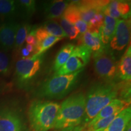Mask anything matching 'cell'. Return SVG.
Instances as JSON below:
<instances>
[{"label":"cell","instance_id":"obj_1","mask_svg":"<svg viewBox=\"0 0 131 131\" xmlns=\"http://www.w3.org/2000/svg\"><path fill=\"white\" fill-rule=\"evenodd\" d=\"M120 88V85L113 81L96 82L91 85L86 95L84 125L91 122L103 108L117 98Z\"/></svg>","mask_w":131,"mask_h":131},{"label":"cell","instance_id":"obj_2","mask_svg":"<svg viewBox=\"0 0 131 131\" xmlns=\"http://www.w3.org/2000/svg\"><path fill=\"white\" fill-rule=\"evenodd\" d=\"M84 69L66 75H53L42 82L34 89L32 95L42 99H61L75 88Z\"/></svg>","mask_w":131,"mask_h":131},{"label":"cell","instance_id":"obj_3","mask_svg":"<svg viewBox=\"0 0 131 131\" xmlns=\"http://www.w3.org/2000/svg\"><path fill=\"white\" fill-rule=\"evenodd\" d=\"M86 107V95L83 92L72 94L61 104L54 128L57 130L77 126L83 123Z\"/></svg>","mask_w":131,"mask_h":131},{"label":"cell","instance_id":"obj_4","mask_svg":"<svg viewBox=\"0 0 131 131\" xmlns=\"http://www.w3.org/2000/svg\"><path fill=\"white\" fill-rule=\"evenodd\" d=\"M60 103L50 100H35L30 103L28 118L33 131H48L54 128Z\"/></svg>","mask_w":131,"mask_h":131},{"label":"cell","instance_id":"obj_5","mask_svg":"<svg viewBox=\"0 0 131 131\" xmlns=\"http://www.w3.org/2000/svg\"><path fill=\"white\" fill-rule=\"evenodd\" d=\"M45 54H34L16 62L14 75V81L16 88L25 91L32 88L41 70Z\"/></svg>","mask_w":131,"mask_h":131},{"label":"cell","instance_id":"obj_6","mask_svg":"<svg viewBox=\"0 0 131 131\" xmlns=\"http://www.w3.org/2000/svg\"><path fill=\"white\" fill-rule=\"evenodd\" d=\"M0 131H29L16 100H0Z\"/></svg>","mask_w":131,"mask_h":131},{"label":"cell","instance_id":"obj_7","mask_svg":"<svg viewBox=\"0 0 131 131\" xmlns=\"http://www.w3.org/2000/svg\"><path fill=\"white\" fill-rule=\"evenodd\" d=\"M94 67L96 75L106 82L112 81L117 75V63L114 54L106 46L94 52Z\"/></svg>","mask_w":131,"mask_h":131},{"label":"cell","instance_id":"obj_8","mask_svg":"<svg viewBox=\"0 0 131 131\" xmlns=\"http://www.w3.org/2000/svg\"><path fill=\"white\" fill-rule=\"evenodd\" d=\"M92 52L88 47L83 45L75 46L68 61L55 72L54 75H66L84 69L91 60Z\"/></svg>","mask_w":131,"mask_h":131},{"label":"cell","instance_id":"obj_9","mask_svg":"<svg viewBox=\"0 0 131 131\" xmlns=\"http://www.w3.org/2000/svg\"><path fill=\"white\" fill-rule=\"evenodd\" d=\"M130 19H119L114 37L110 42V47L116 51H122L128 45L130 41Z\"/></svg>","mask_w":131,"mask_h":131},{"label":"cell","instance_id":"obj_10","mask_svg":"<svg viewBox=\"0 0 131 131\" xmlns=\"http://www.w3.org/2000/svg\"><path fill=\"white\" fill-rule=\"evenodd\" d=\"M18 24L15 20H5L0 23V49L3 51L7 52L14 49Z\"/></svg>","mask_w":131,"mask_h":131},{"label":"cell","instance_id":"obj_11","mask_svg":"<svg viewBox=\"0 0 131 131\" xmlns=\"http://www.w3.org/2000/svg\"><path fill=\"white\" fill-rule=\"evenodd\" d=\"M83 21L89 24L94 16L102 10L109 1H74Z\"/></svg>","mask_w":131,"mask_h":131},{"label":"cell","instance_id":"obj_12","mask_svg":"<svg viewBox=\"0 0 131 131\" xmlns=\"http://www.w3.org/2000/svg\"><path fill=\"white\" fill-rule=\"evenodd\" d=\"M102 13L113 18L129 19L130 15V1H109L103 8Z\"/></svg>","mask_w":131,"mask_h":131},{"label":"cell","instance_id":"obj_13","mask_svg":"<svg viewBox=\"0 0 131 131\" xmlns=\"http://www.w3.org/2000/svg\"><path fill=\"white\" fill-rule=\"evenodd\" d=\"M70 1L56 0L46 1L42 3V14L44 18L48 20L58 18L63 15Z\"/></svg>","mask_w":131,"mask_h":131},{"label":"cell","instance_id":"obj_14","mask_svg":"<svg viewBox=\"0 0 131 131\" xmlns=\"http://www.w3.org/2000/svg\"><path fill=\"white\" fill-rule=\"evenodd\" d=\"M129 104L122 100L115 98L103 108L102 110L98 113L97 115L89 123H93L101 118L109 117L116 114H119L124 109L129 107Z\"/></svg>","mask_w":131,"mask_h":131},{"label":"cell","instance_id":"obj_15","mask_svg":"<svg viewBox=\"0 0 131 131\" xmlns=\"http://www.w3.org/2000/svg\"><path fill=\"white\" fill-rule=\"evenodd\" d=\"M20 17L17 1L14 0H0V18L3 21L15 20Z\"/></svg>","mask_w":131,"mask_h":131},{"label":"cell","instance_id":"obj_16","mask_svg":"<svg viewBox=\"0 0 131 131\" xmlns=\"http://www.w3.org/2000/svg\"><path fill=\"white\" fill-rule=\"evenodd\" d=\"M118 21V19L104 15L103 24L99 30V34L103 45H107L112 40L115 32Z\"/></svg>","mask_w":131,"mask_h":131},{"label":"cell","instance_id":"obj_17","mask_svg":"<svg viewBox=\"0 0 131 131\" xmlns=\"http://www.w3.org/2000/svg\"><path fill=\"white\" fill-rule=\"evenodd\" d=\"M130 119L131 108L129 106L119 112L111 124L101 131H125Z\"/></svg>","mask_w":131,"mask_h":131},{"label":"cell","instance_id":"obj_18","mask_svg":"<svg viewBox=\"0 0 131 131\" xmlns=\"http://www.w3.org/2000/svg\"><path fill=\"white\" fill-rule=\"evenodd\" d=\"M117 75L123 81L131 79V47L129 46L117 66Z\"/></svg>","mask_w":131,"mask_h":131},{"label":"cell","instance_id":"obj_19","mask_svg":"<svg viewBox=\"0 0 131 131\" xmlns=\"http://www.w3.org/2000/svg\"><path fill=\"white\" fill-rule=\"evenodd\" d=\"M80 35L79 38L81 45L88 47L92 52H97L104 46L101 42L99 32L88 30L84 34Z\"/></svg>","mask_w":131,"mask_h":131},{"label":"cell","instance_id":"obj_20","mask_svg":"<svg viewBox=\"0 0 131 131\" xmlns=\"http://www.w3.org/2000/svg\"><path fill=\"white\" fill-rule=\"evenodd\" d=\"M75 47V46L73 44L68 43L64 45L60 49L54 60L53 66H52L53 71L56 72L57 70L60 69L64 64L66 62L68 61Z\"/></svg>","mask_w":131,"mask_h":131},{"label":"cell","instance_id":"obj_21","mask_svg":"<svg viewBox=\"0 0 131 131\" xmlns=\"http://www.w3.org/2000/svg\"><path fill=\"white\" fill-rule=\"evenodd\" d=\"M33 27V26L27 21L19 23L18 27L16 30L15 41L14 49L15 50L19 51L21 47L23 46V45L26 41L27 36L30 32Z\"/></svg>","mask_w":131,"mask_h":131},{"label":"cell","instance_id":"obj_22","mask_svg":"<svg viewBox=\"0 0 131 131\" xmlns=\"http://www.w3.org/2000/svg\"><path fill=\"white\" fill-rule=\"evenodd\" d=\"M16 1L20 12V18L25 19L32 18L37 10L36 1L34 0H19Z\"/></svg>","mask_w":131,"mask_h":131},{"label":"cell","instance_id":"obj_23","mask_svg":"<svg viewBox=\"0 0 131 131\" xmlns=\"http://www.w3.org/2000/svg\"><path fill=\"white\" fill-rule=\"evenodd\" d=\"M41 27L50 35L61 38L68 37L60 24L55 21L47 20L44 23Z\"/></svg>","mask_w":131,"mask_h":131},{"label":"cell","instance_id":"obj_24","mask_svg":"<svg viewBox=\"0 0 131 131\" xmlns=\"http://www.w3.org/2000/svg\"><path fill=\"white\" fill-rule=\"evenodd\" d=\"M12 71V63L7 52L0 49V77H9Z\"/></svg>","mask_w":131,"mask_h":131},{"label":"cell","instance_id":"obj_25","mask_svg":"<svg viewBox=\"0 0 131 131\" xmlns=\"http://www.w3.org/2000/svg\"><path fill=\"white\" fill-rule=\"evenodd\" d=\"M61 38H59L54 36L49 35L42 40L39 45L35 47V55H41L44 54L46 51L55 45V43L61 40Z\"/></svg>","mask_w":131,"mask_h":131},{"label":"cell","instance_id":"obj_26","mask_svg":"<svg viewBox=\"0 0 131 131\" xmlns=\"http://www.w3.org/2000/svg\"><path fill=\"white\" fill-rule=\"evenodd\" d=\"M62 16L67 21L72 24H74L78 21L81 19L80 12L74 1H70V4L65 10Z\"/></svg>","mask_w":131,"mask_h":131},{"label":"cell","instance_id":"obj_27","mask_svg":"<svg viewBox=\"0 0 131 131\" xmlns=\"http://www.w3.org/2000/svg\"><path fill=\"white\" fill-rule=\"evenodd\" d=\"M60 26L70 40H73L79 37V31L73 24L67 21L63 16L60 17Z\"/></svg>","mask_w":131,"mask_h":131},{"label":"cell","instance_id":"obj_28","mask_svg":"<svg viewBox=\"0 0 131 131\" xmlns=\"http://www.w3.org/2000/svg\"><path fill=\"white\" fill-rule=\"evenodd\" d=\"M118 114H116L109 117L101 118L93 123H89L88 125V129L90 131H101L104 130L111 124Z\"/></svg>","mask_w":131,"mask_h":131},{"label":"cell","instance_id":"obj_29","mask_svg":"<svg viewBox=\"0 0 131 131\" xmlns=\"http://www.w3.org/2000/svg\"><path fill=\"white\" fill-rule=\"evenodd\" d=\"M36 28H37V26H33L32 30H31L30 32H29V34L27 35L25 41L27 42V44L32 45L34 47H35L37 44V40H36L35 37Z\"/></svg>","mask_w":131,"mask_h":131},{"label":"cell","instance_id":"obj_30","mask_svg":"<svg viewBox=\"0 0 131 131\" xmlns=\"http://www.w3.org/2000/svg\"><path fill=\"white\" fill-rule=\"evenodd\" d=\"M19 51H21V56H22V58H28V57H30V55H31L30 52L26 49L25 46L24 47L23 46L21 47V49H20Z\"/></svg>","mask_w":131,"mask_h":131},{"label":"cell","instance_id":"obj_31","mask_svg":"<svg viewBox=\"0 0 131 131\" xmlns=\"http://www.w3.org/2000/svg\"><path fill=\"white\" fill-rule=\"evenodd\" d=\"M84 128V125H79L77 126L69 127V128L63 129L64 131H82Z\"/></svg>","mask_w":131,"mask_h":131},{"label":"cell","instance_id":"obj_32","mask_svg":"<svg viewBox=\"0 0 131 131\" xmlns=\"http://www.w3.org/2000/svg\"><path fill=\"white\" fill-rule=\"evenodd\" d=\"M26 48L27 49L28 51L30 52V53L32 54V53H35V47L33 46L32 45H28V44H27V45H26Z\"/></svg>","mask_w":131,"mask_h":131},{"label":"cell","instance_id":"obj_33","mask_svg":"<svg viewBox=\"0 0 131 131\" xmlns=\"http://www.w3.org/2000/svg\"><path fill=\"white\" fill-rule=\"evenodd\" d=\"M5 87H6V85L3 84V83H0V94L5 91V89H6Z\"/></svg>","mask_w":131,"mask_h":131},{"label":"cell","instance_id":"obj_34","mask_svg":"<svg viewBox=\"0 0 131 131\" xmlns=\"http://www.w3.org/2000/svg\"><path fill=\"white\" fill-rule=\"evenodd\" d=\"M125 131H131V123L130 122H129V123L127 124L126 127Z\"/></svg>","mask_w":131,"mask_h":131},{"label":"cell","instance_id":"obj_35","mask_svg":"<svg viewBox=\"0 0 131 131\" xmlns=\"http://www.w3.org/2000/svg\"><path fill=\"white\" fill-rule=\"evenodd\" d=\"M82 131H90V130H88V129H86V130H85V129H83V130Z\"/></svg>","mask_w":131,"mask_h":131}]
</instances>
